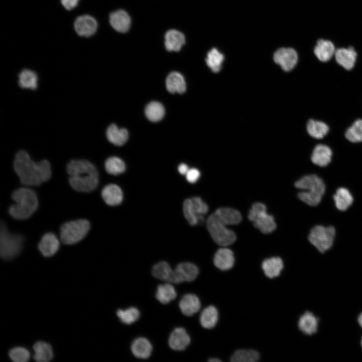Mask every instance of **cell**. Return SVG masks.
Here are the masks:
<instances>
[{"label":"cell","mask_w":362,"mask_h":362,"mask_svg":"<svg viewBox=\"0 0 362 362\" xmlns=\"http://www.w3.org/2000/svg\"><path fill=\"white\" fill-rule=\"evenodd\" d=\"M24 237L17 234L11 233L5 224L1 223L0 227V254L6 260L13 258L18 255L22 250Z\"/></svg>","instance_id":"5b68a950"},{"label":"cell","mask_w":362,"mask_h":362,"mask_svg":"<svg viewBox=\"0 0 362 362\" xmlns=\"http://www.w3.org/2000/svg\"><path fill=\"white\" fill-rule=\"evenodd\" d=\"M79 0H61L62 6L67 10L74 8L77 5Z\"/></svg>","instance_id":"f6af8a7d"},{"label":"cell","mask_w":362,"mask_h":362,"mask_svg":"<svg viewBox=\"0 0 362 362\" xmlns=\"http://www.w3.org/2000/svg\"><path fill=\"white\" fill-rule=\"evenodd\" d=\"M131 350L137 358L146 359L151 354L152 346L150 342L145 337L136 338L132 343Z\"/></svg>","instance_id":"cb8c5ba5"},{"label":"cell","mask_w":362,"mask_h":362,"mask_svg":"<svg viewBox=\"0 0 362 362\" xmlns=\"http://www.w3.org/2000/svg\"><path fill=\"white\" fill-rule=\"evenodd\" d=\"M117 315L122 322L131 324L139 319L140 312L136 308L132 307L125 310L119 309Z\"/></svg>","instance_id":"b9f144b4"},{"label":"cell","mask_w":362,"mask_h":362,"mask_svg":"<svg viewBox=\"0 0 362 362\" xmlns=\"http://www.w3.org/2000/svg\"><path fill=\"white\" fill-rule=\"evenodd\" d=\"M333 199L336 208L341 211L347 210L353 201V197L349 190L342 187L336 190Z\"/></svg>","instance_id":"1f68e13d"},{"label":"cell","mask_w":362,"mask_h":362,"mask_svg":"<svg viewBox=\"0 0 362 362\" xmlns=\"http://www.w3.org/2000/svg\"><path fill=\"white\" fill-rule=\"evenodd\" d=\"M248 218L254 227L263 233H272L276 228L274 217L267 214L266 207L262 203L257 202L252 205Z\"/></svg>","instance_id":"ba28073f"},{"label":"cell","mask_w":362,"mask_h":362,"mask_svg":"<svg viewBox=\"0 0 362 362\" xmlns=\"http://www.w3.org/2000/svg\"><path fill=\"white\" fill-rule=\"evenodd\" d=\"M106 136L112 144L121 146L127 141L128 132L125 129L119 128L115 124H111L107 130Z\"/></svg>","instance_id":"4dcf8cb0"},{"label":"cell","mask_w":362,"mask_h":362,"mask_svg":"<svg viewBox=\"0 0 362 362\" xmlns=\"http://www.w3.org/2000/svg\"><path fill=\"white\" fill-rule=\"evenodd\" d=\"M335 229L333 226L316 225L311 230L308 239L321 253L329 249L333 245Z\"/></svg>","instance_id":"9c48e42d"},{"label":"cell","mask_w":362,"mask_h":362,"mask_svg":"<svg viewBox=\"0 0 362 362\" xmlns=\"http://www.w3.org/2000/svg\"><path fill=\"white\" fill-rule=\"evenodd\" d=\"M361 347H362V338H361Z\"/></svg>","instance_id":"681fc988"},{"label":"cell","mask_w":362,"mask_h":362,"mask_svg":"<svg viewBox=\"0 0 362 362\" xmlns=\"http://www.w3.org/2000/svg\"><path fill=\"white\" fill-rule=\"evenodd\" d=\"M275 62L286 71L292 70L298 61V55L294 49L282 48L277 50L274 55Z\"/></svg>","instance_id":"4fadbf2b"},{"label":"cell","mask_w":362,"mask_h":362,"mask_svg":"<svg viewBox=\"0 0 362 362\" xmlns=\"http://www.w3.org/2000/svg\"><path fill=\"white\" fill-rule=\"evenodd\" d=\"M191 339L186 330L183 327L173 330L168 339L170 347L174 350H184L190 344Z\"/></svg>","instance_id":"ac0fdd59"},{"label":"cell","mask_w":362,"mask_h":362,"mask_svg":"<svg viewBox=\"0 0 362 362\" xmlns=\"http://www.w3.org/2000/svg\"><path fill=\"white\" fill-rule=\"evenodd\" d=\"M109 21L112 27L117 31L125 33L128 31L131 25L129 15L123 10H118L110 15Z\"/></svg>","instance_id":"44dd1931"},{"label":"cell","mask_w":362,"mask_h":362,"mask_svg":"<svg viewBox=\"0 0 362 362\" xmlns=\"http://www.w3.org/2000/svg\"><path fill=\"white\" fill-rule=\"evenodd\" d=\"M344 136L349 142L362 143V118L355 119L345 129Z\"/></svg>","instance_id":"83f0119b"},{"label":"cell","mask_w":362,"mask_h":362,"mask_svg":"<svg viewBox=\"0 0 362 362\" xmlns=\"http://www.w3.org/2000/svg\"><path fill=\"white\" fill-rule=\"evenodd\" d=\"M333 155V150L331 146L327 143L320 142L312 148L310 158L314 164L323 167L331 163Z\"/></svg>","instance_id":"7c38bea8"},{"label":"cell","mask_w":362,"mask_h":362,"mask_svg":"<svg viewBox=\"0 0 362 362\" xmlns=\"http://www.w3.org/2000/svg\"><path fill=\"white\" fill-rule=\"evenodd\" d=\"M155 296L159 302L166 304L175 299L176 292L171 284L167 283L158 286Z\"/></svg>","instance_id":"836d02e7"},{"label":"cell","mask_w":362,"mask_h":362,"mask_svg":"<svg viewBox=\"0 0 362 362\" xmlns=\"http://www.w3.org/2000/svg\"><path fill=\"white\" fill-rule=\"evenodd\" d=\"M224 57L216 48H212L207 54L206 62L209 67L214 72H219Z\"/></svg>","instance_id":"f35d334b"},{"label":"cell","mask_w":362,"mask_h":362,"mask_svg":"<svg viewBox=\"0 0 362 362\" xmlns=\"http://www.w3.org/2000/svg\"><path fill=\"white\" fill-rule=\"evenodd\" d=\"M102 196L105 202L112 206L119 205L123 198L121 189L115 184L106 186L102 191Z\"/></svg>","instance_id":"603a6c76"},{"label":"cell","mask_w":362,"mask_h":362,"mask_svg":"<svg viewBox=\"0 0 362 362\" xmlns=\"http://www.w3.org/2000/svg\"><path fill=\"white\" fill-rule=\"evenodd\" d=\"M234 254L231 250L223 246L215 254L214 263L219 269L226 270L231 268L234 263Z\"/></svg>","instance_id":"d6986e66"},{"label":"cell","mask_w":362,"mask_h":362,"mask_svg":"<svg viewBox=\"0 0 362 362\" xmlns=\"http://www.w3.org/2000/svg\"><path fill=\"white\" fill-rule=\"evenodd\" d=\"M12 198L15 204L9 208L11 216L18 220L29 218L37 210L38 202L35 193L32 190L21 188L14 191Z\"/></svg>","instance_id":"277c9868"},{"label":"cell","mask_w":362,"mask_h":362,"mask_svg":"<svg viewBox=\"0 0 362 362\" xmlns=\"http://www.w3.org/2000/svg\"><path fill=\"white\" fill-rule=\"evenodd\" d=\"M59 247V241L57 237L52 233H47L42 237L38 249L42 255L46 257L53 255Z\"/></svg>","instance_id":"ffe728a7"},{"label":"cell","mask_w":362,"mask_h":362,"mask_svg":"<svg viewBox=\"0 0 362 362\" xmlns=\"http://www.w3.org/2000/svg\"><path fill=\"white\" fill-rule=\"evenodd\" d=\"M335 51V46L330 41L320 39L315 46L314 53L320 62L325 63L332 59Z\"/></svg>","instance_id":"e0dca14e"},{"label":"cell","mask_w":362,"mask_h":362,"mask_svg":"<svg viewBox=\"0 0 362 362\" xmlns=\"http://www.w3.org/2000/svg\"><path fill=\"white\" fill-rule=\"evenodd\" d=\"M179 307L184 315L191 316L200 310V301L196 295L193 294H187L180 300Z\"/></svg>","instance_id":"7402d4cb"},{"label":"cell","mask_w":362,"mask_h":362,"mask_svg":"<svg viewBox=\"0 0 362 362\" xmlns=\"http://www.w3.org/2000/svg\"><path fill=\"white\" fill-rule=\"evenodd\" d=\"M283 266V260L279 257L267 258L262 263V268L264 274L269 278H274L279 276Z\"/></svg>","instance_id":"f546056e"},{"label":"cell","mask_w":362,"mask_h":362,"mask_svg":"<svg viewBox=\"0 0 362 362\" xmlns=\"http://www.w3.org/2000/svg\"><path fill=\"white\" fill-rule=\"evenodd\" d=\"M37 75L32 70L25 69L19 74L18 83L22 88L35 89L37 87Z\"/></svg>","instance_id":"d590c367"},{"label":"cell","mask_w":362,"mask_h":362,"mask_svg":"<svg viewBox=\"0 0 362 362\" xmlns=\"http://www.w3.org/2000/svg\"><path fill=\"white\" fill-rule=\"evenodd\" d=\"M299 329L305 334L312 335L318 329V318L311 312H306L300 318L298 322Z\"/></svg>","instance_id":"484cf974"},{"label":"cell","mask_w":362,"mask_h":362,"mask_svg":"<svg viewBox=\"0 0 362 362\" xmlns=\"http://www.w3.org/2000/svg\"><path fill=\"white\" fill-rule=\"evenodd\" d=\"M209 361L210 362H220V361H221V360L218 358L214 357V358H211L210 359H209Z\"/></svg>","instance_id":"c3c4849f"},{"label":"cell","mask_w":362,"mask_h":362,"mask_svg":"<svg viewBox=\"0 0 362 362\" xmlns=\"http://www.w3.org/2000/svg\"><path fill=\"white\" fill-rule=\"evenodd\" d=\"M305 128L308 135L318 142H322L330 131L327 123L315 118H310L307 121Z\"/></svg>","instance_id":"9a60e30c"},{"label":"cell","mask_w":362,"mask_h":362,"mask_svg":"<svg viewBox=\"0 0 362 362\" xmlns=\"http://www.w3.org/2000/svg\"><path fill=\"white\" fill-rule=\"evenodd\" d=\"M334 57L336 63L345 70L351 71L356 66L357 54L352 47L336 49Z\"/></svg>","instance_id":"5bb4252c"},{"label":"cell","mask_w":362,"mask_h":362,"mask_svg":"<svg viewBox=\"0 0 362 362\" xmlns=\"http://www.w3.org/2000/svg\"><path fill=\"white\" fill-rule=\"evenodd\" d=\"M186 179L190 183H196L200 176L199 170L195 168H190L186 174Z\"/></svg>","instance_id":"ee69618b"},{"label":"cell","mask_w":362,"mask_h":362,"mask_svg":"<svg viewBox=\"0 0 362 362\" xmlns=\"http://www.w3.org/2000/svg\"><path fill=\"white\" fill-rule=\"evenodd\" d=\"M34 358L38 362H48L53 358L52 347L48 343L43 341H38L33 346Z\"/></svg>","instance_id":"d6a6232c"},{"label":"cell","mask_w":362,"mask_h":362,"mask_svg":"<svg viewBox=\"0 0 362 362\" xmlns=\"http://www.w3.org/2000/svg\"><path fill=\"white\" fill-rule=\"evenodd\" d=\"M70 186L76 191L89 192L95 190L99 183V174L96 167L83 159L71 160L67 165Z\"/></svg>","instance_id":"7a4b0ae2"},{"label":"cell","mask_w":362,"mask_h":362,"mask_svg":"<svg viewBox=\"0 0 362 362\" xmlns=\"http://www.w3.org/2000/svg\"><path fill=\"white\" fill-rule=\"evenodd\" d=\"M199 274L198 267L191 262L179 263L173 269L170 283L180 284L184 282H192Z\"/></svg>","instance_id":"8fae6325"},{"label":"cell","mask_w":362,"mask_h":362,"mask_svg":"<svg viewBox=\"0 0 362 362\" xmlns=\"http://www.w3.org/2000/svg\"><path fill=\"white\" fill-rule=\"evenodd\" d=\"M74 27L76 32L79 36L89 37L96 32L98 24L93 17L83 15L76 19L74 23Z\"/></svg>","instance_id":"2e32d148"},{"label":"cell","mask_w":362,"mask_h":362,"mask_svg":"<svg viewBox=\"0 0 362 362\" xmlns=\"http://www.w3.org/2000/svg\"><path fill=\"white\" fill-rule=\"evenodd\" d=\"M208 211V205L198 197L187 199L183 204L184 216L192 226L203 223L204 221V215Z\"/></svg>","instance_id":"30bf717a"},{"label":"cell","mask_w":362,"mask_h":362,"mask_svg":"<svg viewBox=\"0 0 362 362\" xmlns=\"http://www.w3.org/2000/svg\"><path fill=\"white\" fill-rule=\"evenodd\" d=\"M295 186L301 190L298 194L299 199L312 206L320 203L326 189L322 178L314 174L302 177L295 183Z\"/></svg>","instance_id":"3957f363"},{"label":"cell","mask_w":362,"mask_h":362,"mask_svg":"<svg viewBox=\"0 0 362 362\" xmlns=\"http://www.w3.org/2000/svg\"><path fill=\"white\" fill-rule=\"evenodd\" d=\"M189 169L188 166L185 163H181L178 166V171L182 175H186Z\"/></svg>","instance_id":"bcb514c9"},{"label":"cell","mask_w":362,"mask_h":362,"mask_svg":"<svg viewBox=\"0 0 362 362\" xmlns=\"http://www.w3.org/2000/svg\"><path fill=\"white\" fill-rule=\"evenodd\" d=\"M207 229L214 241L218 245L226 246L236 240L235 233L227 227L215 213L211 214L206 221Z\"/></svg>","instance_id":"8992f818"},{"label":"cell","mask_w":362,"mask_h":362,"mask_svg":"<svg viewBox=\"0 0 362 362\" xmlns=\"http://www.w3.org/2000/svg\"><path fill=\"white\" fill-rule=\"evenodd\" d=\"M89 228L90 224L85 219L67 222L61 227V240L65 244L76 243L86 236Z\"/></svg>","instance_id":"52a82bcc"},{"label":"cell","mask_w":362,"mask_h":362,"mask_svg":"<svg viewBox=\"0 0 362 362\" xmlns=\"http://www.w3.org/2000/svg\"><path fill=\"white\" fill-rule=\"evenodd\" d=\"M259 358V353L252 349H239L231 357L232 362H255Z\"/></svg>","instance_id":"ab89813d"},{"label":"cell","mask_w":362,"mask_h":362,"mask_svg":"<svg viewBox=\"0 0 362 362\" xmlns=\"http://www.w3.org/2000/svg\"><path fill=\"white\" fill-rule=\"evenodd\" d=\"M107 172L113 175H118L124 172L126 166L124 161L119 157L113 156L108 158L105 164Z\"/></svg>","instance_id":"60d3db41"},{"label":"cell","mask_w":362,"mask_h":362,"mask_svg":"<svg viewBox=\"0 0 362 362\" xmlns=\"http://www.w3.org/2000/svg\"><path fill=\"white\" fill-rule=\"evenodd\" d=\"M167 90L172 94H183L186 89V83L183 75L177 72L170 73L166 79Z\"/></svg>","instance_id":"4316f807"},{"label":"cell","mask_w":362,"mask_h":362,"mask_svg":"<svg viewBox=\"0 0 362 362\" xmlns=\"http://www.w3.org/2000/svg\"><path fill=\"white\" fill-rule=\"evenodd\" d=\"M214 213L227 225L238 224L242 219L240 213L238 210L231 208H220Z\"/></svg>","instance_id":"f1b7e54d"},{"label":"cell","mask_w":362,"mask_h":362,"mask_svg":"<svg viewBox=\"0 0 362 362\" xmlns=\"http://www.w3.org/2000/svg\"><path fill=\"white\" fill-rule=\"evenodd\" d=\"M185 43V37L180 32L170 30L165 35V46L169 51H178Z\"/></svg>","instance_id":"d4e9b609"},{"label":"cell","mask_w":362,"mask_h":362,"mask_svg":"<svg viewBox=\"0 0 362 362\" xmlns=\"http://www.w3.org/2000/svg\"><path fill=\"white\" fill-rule=\"evenodd\" d=\"M173 272L170 265L164 261L157 263L152 269V274L154 278L168 283H170Z\"/></svg>","instance_id":"8d00e7d4"},{"label":"cell","mask_w":362,"mask_h":362,"mask_svg":"<svg viewBox=\"0 0 362 362\" xmlns=\"http://www.w3.org/2000/svg\"><path fill=\"white\" fill-rule=\"evenodd\" d=\"M165 113L162 105L157 102H152L148 104L145 109L147 118L151 121L158 122L163 117Z\"/></svg>","instance_id":"74e56055"},{"label":"cell","mask_w":362,"mask_h":362,"mask_svg":"<svg viewBox=\"0 0 362 362\" xmlns=\"http://www.w3.org/2000/svg\"><path fill=\"white\" fill-rule=\"evenodd\" d=\"M14 168L22 184L26 186H39L48 180L51 176V166L48 161L42 160L36 162L24 150L16 153Z\"/></svg>","instance_id":"6da1fadb"},{"label":"cell","mask_w":362,"mask_h":362,"mask_svg":"<svg viewBox=\"0 0 362 362\" xmlns=\"http://www.w3.org/2000/svg\"><path fill=\"white\" fill-rule=\"evenodd\" d=\"M9 356L14 361L26 362L29 359L30 353L25 348L16 347L9 351Z\"/></svg>","instance_id":"7bdbcfd3"},{"label":"cell","mask_w":362,"mask_h":362,"mask_svg":"<svg viewBox=\"0 0 362 362\" xmlns=\"http://www.w3.org/2000/svg\"><path fill=\"white\" fill-rule=\"evenodd\" d=\"M218 318V313L216 307L214 306H209L202 311L200 321L204 328L211 329L216 325Z\"/></svg>","instance_id":"e575fe53"},{"label":"cell","mask_w":362,"mask_h":362,"mask_svg":"<svg viewBox=\"0 0 362 362\" xmlns=\"http://www.w3.org/2000/svg\"><path fill=\"white\" fill-rule=\"evenodd\" d=\"M358 322L360 327L362 328V313H361L358 317Z\"/></svg>","instance_id":"7dc6e473"}]
</instances>
